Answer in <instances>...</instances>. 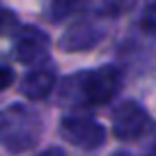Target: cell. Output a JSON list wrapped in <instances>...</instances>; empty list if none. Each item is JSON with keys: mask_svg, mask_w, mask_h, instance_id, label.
Wrapping results in <instances>:
<instances>
[{"mask_svg": "<svg viewBox=\"0 0 156 156\" xmlns=\"http://www.w3.org/2000/svg\"><path fill=\"white\" fill-rule=\"evenodd\" d=\"M122 85V71L115 64L78 71L62 83V99L83 106H103L112 101Z\"/></svg>", "mask_w": 156, "mask_h": 156, "instance_id": "obj_1", "label": "cell"}, {"mask_svg": "<svg viewBox=\"0 0 156 156\" xmlns=\"http://www.w3.org/2000/svg\"><path fill=\"white\" fill-rule=\"evenodd\" d=\"M41 131L44 124L39 112L25 103H14L0 110V145L5 149L14 154L32 149L41 138Z\"/></svg>", "mask_w": 156, "mask_h": 156, "instance_id": "obj_2", "label": "cell"}, {"mask_svg": "<svg viewBox=\"0 0 156 156\" xmlns=\"http://www.w3.org/2000/svg\"><path fill=\"white\" fill-rule=\"evenodd\" d=\"M60 133L62 138L73 147L80 149H97L106 140V129L87 115H67L60 122Z\"/></svg>", "mask_w": 156, "mask_h": 156, "instance_id": "obj_3", "label": "cell"}, {"mask_svg": "<svg viewBox=\"0 0 156 156\" xmlns=\"http://www.w3.org/2000/svg\"><path fill=\"white\" fill-rule=\"evenodd\" d=\"M151 126V117L138 101H124L112 112V133L117 140L131 142L145 136Z\"/></svg>", "mask_w": 156, "mask_h": 156, "instance_id": "obj_4", "label": "cell"}, {"mask_svg": "<svg viewBox=\"0 0 156 156\" xmlns=\"http://www.w3.org/2000/svg\"><path fill=\"white\" fill-rule=\"evenodd\" d=\"M106 34V30L97 23V21H80L73 23L60 39V48L76 53V51H92Z\"/></svg>", "mask_w": 156, "mask_h": 156, "instance_id": "obj_5", "label": "cell"}, {"mask_svg": "<svg viewBox=\"0 0 156 156\" xmlns=\"http://www.w3.org/2000/svg\"><path fill=\"white\" fill-rule=\"evenodd\" d=\"M14 48H16V58L23 64H37L48 53V34L34 25H28L19 32Z\"/></svg>", "mask_w": 156, "mask_h": 156, "instance_id": "obj_6", "label": "cell"}, {"mask_svg": "<svg viewBox=\"0 0 156 156\" xmlns=\"http://www.w3.org/2000/svg\"><path fill=\"white\" fill-rule=\"evenodd\" d=\"M53 87H55V73L51 69H37V71H30L21 80L19 90L28 101H41L53 92Z\"/></svg>", "mask_w": 156, "mask_h": 156, "instance_id": "obj_7", "label": "cell"}, {"mask_svg": "<svg viewBox=\"0 0 156 156\" xmlns=\"http://www.w3.org/2000/svg\"><path fill=\"white\" fill-rule=\"evenodd\" d=\"M92 0H46L44 2V16L51 23H62L71 16L87 9Z\"/></svg>", "mask_w": 156, "mask_h": 156, "instance_id": "obj_8", "label": "cell"}, {"mask_svg": "<svg viewBox=\"0 0 156 156\" xmlns=\"http://www.w3.org/2000/svg\"><path fill=\"white\" fill-rule=\"evenodd\" d=\"M133 5H136V0H103V12L110 16H117L129 12Z\"/></svg>", "mask_w": 156, "mask_h": 156, "instance_id": "obj_9", "label": "cell"}, {"mask_svg": "<svg viewBox=\"0 0 156 156\" xmlns=\"http://www.w3.org/2000/svg\"><path fill=\"white\" fill-rule=\"evenodd\" d=\"M14 69L12 67H5V64H0V92L2 90H7L12 83H14Z\"/></svg>", "mask_w": 156, "mask_h": 156, "instance_id": "obj_10", "label": "cell"}, {"mask_svg": "<svg viewBox=\"0 0 156 156\" xmlns=\"http://www.w3.org/2000/svg\"><path fill=\"white\" fill-rule=\"evenodd\" d=\"M142 28H145V32H154V5H149L145 9V16H142Z\"/></svg>", "mask_w": 156, "mask_h": 156, "instance_id": "obj_11", "label": "cell"}, {"mask_svg": "<svg viewBox=\"0 0 156 156\" xmlns=\"http://www.w3.org/2000/svg\"><path fill=\"white\" fill-rule=\"evenodd\" d=\"M7 23H14V14H9L7 9H2V7H0V30L5 28Z\"/></svg>", "mask_w": 156, "mask_h": 156, "instance_id": "obj_12", "label": "cell"}, {"mask_svg": "<svg viewBox=\"0 0 156 156\" xmlns=\"http://www.w3.org/2000/svg\"><path fill=\"white\" fill-rule=\"evenodd\" d=\"M37 156H64V151L60 149V147H51V149L41 151V154H37Z\"/></svg>", "mask_w": 156, "mask_h": 156, "instance_id": "obj_13", "label": "cell"}, {"mask_svg": "<svg viewBox=\"0 0 156 156\" xmlns=\"http://www.w3.org/2000/svg\"><path fill=\"white\" fill-rule=\"evenodd\" d=\"M112 156H129V154H112Z\"/></svg>", "mask_w": 156, "mask_h": 156, "instance_id": "obj_14", "label": "cell"}]
</instances>
